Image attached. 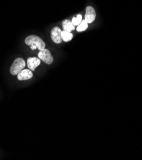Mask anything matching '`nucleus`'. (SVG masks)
Returning a JSON list of instances; mask_svg holds the SVG:
<instances>
[{"label":"nucleus","mask_w":142,"mask_h":160,"mask_svg":"<svg viewBox=\"0 0 142 160\" xmlns=\"http://www.w3.org/2000/svg\"><path fill=\"white\" fill-rule=\"evenodd\" d=\"M61 31L60 28L58 26L54 27L51 32V37L52 40L57 44H59L61 42L62 39H61Z\"/></svg>","instance_id":"39448f33"},{"label":"nucleus","mask_w":142,"mask_h":160,"mask_svg":"<svg viewBox=\"0 0 142 160\" xmlns=\"http://www.w3.org/2000/svg\"><path fill=\"white\" fill-rule=\"evenodd\" d=\"M62 28L64 30L69 32H71L75 29V26L72 24L71 21L68 19L64 20L62 22Z\"/></svg>","instance_id":"6e6552de"},{"label":"nucleus","mask_w":142,"mask_h":160,"mask_svg":"<svg viewBox=\"0 0 142 160\" xmlns=\"http://www.w3.org/2000/svg\"><path fill=\"white\" fill-rule=\"evenodd\" d=\"M96 18V13L95 11L94 8L88 6L86 8V13L85 16V20L87 21L88 24H90L93 22Z\"/></svg>","instance_id":"20e7f679"},{"label":"nucleus","mask_w":142,"mask_h":160,"mask_svg":"<svg viewBox=\"0 0 142 160\" xmlns=\"http://www.w3.org/2000/svg\"><path fill=\"white\" fill-rule=\"evenodd\" d=\"M40 62L41 60L37 57L29 58L27 60V66L30 70L34 72L40 65Z\"/></svg>","instance_id":"423d86ee"},{"label":"nucleus","mask_w":142,"mask_h":160,"mask_svg":"<svg viewBox=\"0 0 142 160\" xmlns=\"http://www.w3.org/2000/svg\"><path fill=\"white\" fill-rule=\"evenodd\" d=\"M71 21H72V24L75 26H77L82 21V15L79 14V15H77L76 16V17H74Z\"/></svg>","instance_id":"9b49d317"},{"label":"nucleus","mask_w":142,"mask_h":160,"mask_svg":"<svg viewBox=\"0 0 142 160\" xmlns=\"http://www.w3.org/2000/svg\"><path fill=\"white\" fill-rule=\"evenodd\" d=\"M38 58L47 65H51L54 60L51 52L46 49L39 51L38 53Z\"/></svg>","instance_id":"7ed1b4c3"},{"label":"nucleus","mask_w":142,"mask_h":160,"mask_svg":"<svg viewBox=\"0 0 142 160\" xmlns=\"http://www.w3.org/2000/svg\"><path fill=\"white\" fill-rule=\"evenodd\" d=\"M24 42L27 45L35 46L39 51H42L45 49V44L44 42L38 36L29 35L26 38Z\"/></svg>","instance_id":"f257e3e1"},{"label":"nucleus","mask_w":142,"mask_h":160,"mask_svg":"<svg viewBox=\"0 0 142 160\" xmlns=\"http://www.w3.org/2000/svg\"><path fill=\"white\" fill-rule=\"evenodd\" d=\"M88 23L87 22V21L85 20H82V22L79 24L76 28L77 31L78 32H82V31H84L85 30H86L88 28Z\"/></svg>","instance_id":"9d476101"},{"label":"nucleus","mask_w":142,"mask_h":160,"mask_svg":"<svg viewBox=\"0 0 142 160\" xmlns=\"http://www.w3.org/2000/svg\"><path fill=\"white\" fill-rule=\"evenodd\" d=\"M61 35L62 40L65 42H69L73 38V34L71 33V32H69L65 30L61 31Z\"/></svg>","instance_id":"1a4fd4ad"},{"label":"nucleus","mask_w":142,"mask_h":160,"mask_svg":"<svg viewBox=\"0 0 142 160\" xmlns=\"http://www.w3.org/2000/svg\"><path fill=\"white\" fill-rule=\"evenodd\" d=\"M32 77L33 72L29 69L23 70L18 74V78L19 81H26L32 78Z\"/></svg>","instance_id":"0eeeda50"},{"label":"nucleus","mask_w":142,"mask_h":160,"mask_svg":"<svg viewBox=\"0 0 142 160\" xmlns=\"http://www.w3.org/2000/svg\"><path fill=\"white\" fill-rule=\"evenodd\" d=\"M26 66V62L23 58H18L15 59L13 62L10 69V72L12 75H18L21 70H23Z\"/></svg>","instance_id":"f03ea898"}]
</instances>
